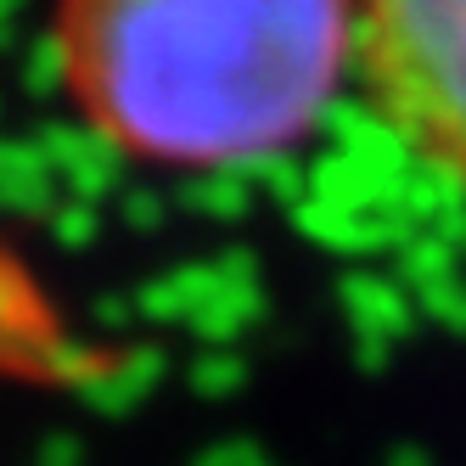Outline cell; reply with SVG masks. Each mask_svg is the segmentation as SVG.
<instances>
[{
  "instance_id": "obj_2",
  "label": "cell",
  "mask_w": 466,
  "mask_h": 466,
  "mask_svg": "<svg viewBox=\"0 0 466 466\" xmlns=\"http://www.w3.org/2000/svg\"><path fill=\"white\" fill-rule=\"evenodd\" d=\"M354 79L388 136L466 197V0H354Z\"/></svg>"
},
{
  "instance_id": "obj_1",
  "label": "cell",
  "mask_w": 466,
  "mask_h": 466,
  "mask_svg": "<svg viewBox=\"0 0 466 466\" xmlns=\"http://www.w3.org/2000/svg\"><path fill=\"white\" fill-rule=\"evenodd\" d=\"M62 107L157 175H237L298 152L354 79V0H51Z\"/></svg>"
}]
</instances>
